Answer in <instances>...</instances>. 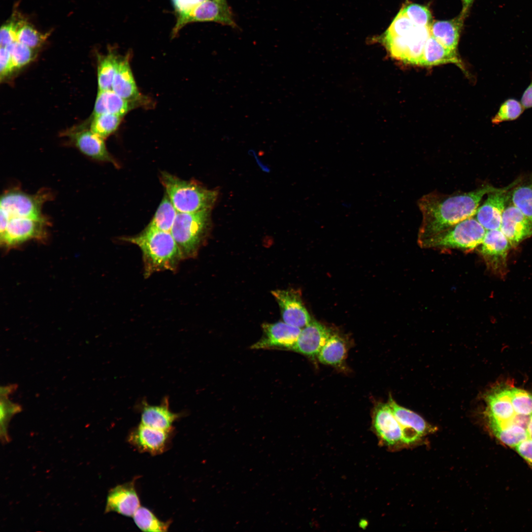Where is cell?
<instances>
[{
	"label": "cell",
	"mask_w": 532,
	"mask_h": 532,
	"mask_svg": "<svg viewBox=\"0 0 532 532\" xmlns=\"http://www.w3.org/2000/svg\"><path fill=\"white\" fill-rule=\"evenodd\" d=\"M177 213V211L166 194L147 226L161 231L170 232Z\"/></svg>",
	"instance_id": "obj_28"
},
{
	"label": "cell",
	"mask_w": 532,
	"mask_h": 532,
	"mask_svg": "<svg viewBox=\"0 0 532 532\" xmlns=\"http://www.w3.org/2000/svg\"><path fill=\"white\" fill-rule=\"evenodd\" d=\"M487 230L474 216L465 219L418 244L425 248H452L471 251L479 247Z\"/></svg>",
	"instance_id": "obj_5"
},
{
	"label": "cell",
	"mask_w": 532,
	"mask_h": 532,
	"mask_svg": "<svg viewBox=\"0 0 532 532\" xmlns=\"http://www.w3.org/2000/svg\"><path fill=\"white\" fill-rule=\"evenodd\" d=\"M122 118V116L110 113L94 116L90 130L104 139L116 131Z\"/></svg>",
	"instance_id": "obj_31"
},
{
	"label": "cell",
	"mask_w": 532,
	"mask_h": 532,
	"mask_svg": "<svg viewBox=\"0 0 532 532\" xmlns=\"http://www.w3.org/2000/svg\"><path fill=\"white\" fill-rule=\"evenodd\" d=\"M331 335L327 328L312 320L301 329L296 342L290 350L310 357L317 356Z\"/></svg>",
	"instance_id": "obj_16"
},
{
	"label": "cell",
	"mask_w": 532,
	"mask_h": 532,
	"mask_svg": "<svg viewBox=\"0 0 532 532\" xmlns=\"http://www.w3.org/2000/svg\"><path fill=\"white\" fill-rule=\"evenodd\" d=\"M133 106L134 101L123 99L112 90L99 91L95 104L94 116L110 113L123 117Z\"/></svg>",
	"instance_id": "obj_25"
},
{
	"label": "cell",
	"mask_w": 532,
	"mask_h": 532,
	"mask_svg": "<svg viewBox=\"0 0 532 532\" xmlns=\"http://www.w3.org/2000/svg\"><path fill=\"white\" fill-rule=\"evenodd\" d=\"M211 226L210 210L178 212L170 233L183 259L194 258L204 243Z\"/></svg>",
	"instance_id": "obj_4"
},
{
	"label": "cell",
	"mask_w": 532,
	"mask_h": 532,
	"mask_svg": "<svg viewBox=\"0 0 532 532\" xmlns=\"http://www.w3.org/2000/svg\"><path fill=\"white\" fill-rule=\"evenodd\" d=\"M430 35L429 27H417L404 35L383 36L382 41L394 59L405 64L420 66L424 47Z\"/></svg>",
	"instance_id": "obj_7"
},
{
	"label": "cell",
	"mask_w": 532,
	"mask_h": 532,
	"mask_svg": "<svg viewBox=\"0 0 532 532\" xmlns=\"http://www.w3.org/2000/svg\"><path fill=\"white\" fill-rule=\"evenodd\" d=\"M521 102L525 109L532 108V75L530 84L524 92Z\"/></svg>",
	"instance_id": "obj_43"
},
{
	"label": "cell",
	"mask_w": 532,
	"mask_h": 532,
	"mask_svg": "<svg viewBox=\"0 0 532 532\" xmlns=\"http://www.w3.org/2000/svg\"><path fill=\"white\" fill-rule=\"evenodd\" d=\"M499 230L516 247L532 235V221L512 204L503 213Z\"/></svg>",
	"instance_id": "obj_15"
},
{
	"label": "cell",
	"mask_w": 532,
	"mask_h": 532,
	"mask_svg": "<svg viewBox=\"0 0 532 532\" xmlns=\"http://www.w3.org/2000/svg\"><path fill=\"white\" fill-rule=\"evenodd\" d=\"M262 337L251 346L253 349L290 350L296 342L301 329L284 322L264 323Z\"/></svg>",
	"instance_id": "obj_13"
},
{
	"label": "cell",
	"mask_w": 532,
	"mask_h": 532,
	"mask_svg": "<svg viewBox=\"0 0 532 532\" xmlns=\"http://www.w3.org/2000/svg\"><path fill=\"white\" fill-rule=\"evenodd\" d=\"M372 427L382 445L390 449L406 445L403 430L388 403L376 406L373 414Z\"/></svg>",
	"instance_id": "obj_11"
},
{
	"label": "cell",
	"mask_w": 532,
	"mask_h": 532,
	"mask_svg": "<svg viewBox=\"0 0 532 532\" xmlns=\"http://www.w3.org/2000/svg\"><path fill=\"white\" fill-rule=\"evenodd\" d=\"M346 348L343 339L338 335H331L318 355L319 361L324 364L338 365L345 358Z\"/></svg>",
	"instance_id": "obj_27"
},
{
	"label": "cell",
	"mask_w": 532,
	"mask_h": 532,
	"mask_svg": "<svg viewBox=\"0 0 532 532\" xmlns=\"http://www.w3.org/2000/svg\"><path fill=\"white\" fill-rule=\"evenodd\" d=\"M119 59L116 55L110 53L100 60L98 67L99 91L112 90Z\"/></svg>",
	"instance_id": "obj_29"
},
{
	"label": "cell",
	"mask_w": 532,
	"mask_h": 532,
	"mask_svg": "<svg viewBox=\"0 0 532 532\" xmlns=\"http://www.w3.org/2000/svg\"><path fill=\"white\" fill-rule=\"evenodd\" d=\"M195 22H213L234 27L235 23L230 8L214 0H206L196 6L189 14L186 24Z\"/></svg>",
	"instance_id": "obj_20"
},
{
	"label": "cell",
	"mask_w": 532,
	"mask_h": 532,
	"mask_svg": "<svg viewBox=\"0 0 532 532\" xmlns=\"http://www.w3.org/2000/svg\"><path fill=\"white\" fill-rule=\"evenodd\" d=\"M141 414V424L164 431H170L172 424L178 417L169 410L166 401L160 405L145 403Z\"/></svg>",
	"instance_id": "obj_24"
},
{
	"label": "cell",
	"mask_w": 532,
	"mask_h": 532,
	"mask_svg": "<svg viewBox=\"0 0 532 532\" xmlns=\"http://www.w3.org/2000/svg\"><path fill=\"white\" fill-rule=\"evenodd\" d=\"M169 432L140 424L131 432L128 440L138 451L157 455L165 449Z\"/></svg>",
	"instance_id": "obj_17"
},
{
	"label": "cell",
	"mask_w": 532,
	"mask_h": 532,
	"mask_svg": "<svg viewBox=\"0 0 532 532\" xmlns=\"http://www.w3.org/2000/svg\"><path fill=\"white\" fill-rule=\"evenodd\" d=\"M447 63L454 64L464 69L457 50L445 47L430 35L424 47L420 66H431Z\"/></svg>",
	"instance_id": "obj_21"
},
{
	"label": "cell",
	"mask_w": 532,
	"mask_h": 532,
	"mask_svg": "<svg viewBox=\"0 0 532 532\" xmlns=\"http://www.w3.org/2000/svg\"><path fill=\"white\" fill-rule=\"evenodd\" d=\"M462 1L463 9L461 13L466 16L474 0H462Z\"/></svg>",
	"instance_id": "obj_44"
},
{
	"label": "cell",
	"mask_w": 532,
	"mask_h": 532,
	"mask_svg": "<svg viewBox=\"0 0 532 532\" xmlns=\"http://www.w3.org/2000/svg\"><path fill=\"white\" fill-rule=\"evenodd\" d=\"M527 432L528 439L532 440V414L531 415L530 419L527 426Z\"/></svg>",
	"instance_id": "obj_45"
},
{
	"label": "cell",
	"mask_w": 532,
	"mask_h": 532,
	"mask_svg": "<svg viewBox=\"0 0 532 532\" xmlns=\"http://www.w3.org/2000/svg\"><path fill=\"white\" fill-rule=\"evenodd\" d=\"M47 34H43L30 24L19 21L16 33V41L34 49L40 46L46 40Z\"/></svg>",
	"instance_id": "obj_32"
},
{
	"label": "cell",
	"mask_w": 532,
	"mask_h": 532,
	"mask_svg": "<svg viewBox=\"0 0 532 532\" xmlns=\"http://www.w3.org/2000/svg\"><path fill=\"white\" fill-rule=\"evenodd\" d=\"M517 179L508 186L487 194L485 201L478 207L474 216L486 230L500 229L503 213L511 197L512 188L521 180Z\"/></svg>",
	"instance_id": "obj_9"
},
{
	"label": "cell",
	"mask_w": 532,
	"mask_h": 532,
	"mask_svg": "<svg viewBox=\"0 0 532 532\" xmlns=\"http://www.w3.org/2000/svg\"><path fill=\"white\" fill-rule=\"evenodd\" d=\"M112 90L123 99L131 101L140 97L127 57L119 59Z\"/></svg>",
	"instance_id": "obj_23"
},
{
	"label": "cell",
	"mask_w": 532,
	"mask_h": 532,
	"mask_svg": "<svg viewBox=\"0 0 532 532\" xmlns=\"http://www.w3.org/2000/svg\"><path fill=\"white\" fill-rule=\"evenodd\" d=\"M510 199L512 204L532 221V173L512 188Z\"/></svg>",
	"instance_id": "obj_26"
},
{
	"label": "cell",
	"mask_w": 532,
	"mask_h": 532,
	"mask_svg": "<svg viewBox=\"0 0 532 532\" xmlns=\"http://www.w3.org/2000/svg\"><path fill=\"white\" fill-rule=\"evenodd\" d=\"M51 197V194L47 190L39 191L34 195L26 193L19 189H12L3 193L0 201V232L4 230L10 218L45 217L42 213V207Z\"/></svg>",
	"instance_id": "obj_6"
},
{
	"label": "cell",
	"mask_w": 532,
	"mask_h": 532,
	"mask_svg": "<svg viewBox=\"0 0 532 532\" xmlns=\"http://www.w3.org/2000/svg\"><path fill=\"white\" fill-rule=\"evenodd\" d=\"M404 434L405 445L419 441L434 428L416 413L399 405L391 397L388 402Z\"/></svg>",
	"instance_id": "obj_14"
},
{
	"label": "cell",
	"mask_w": 532,
	"mask_h": 532,
	"mask_svg": "<svg viewBox=\"0 0 532 532\" xmlns=\"http://www.w3.org/2000/svg\"><path fill=\"white\" fill-rule=\"evenodd\" d=\"M2 388L3 389L1 388L0 391V394L3 396V397L1 396L0 404V428L1 434H3L4 439H6L7 438L6 432L7 421L13 415L19 412L21 409L19 405H17L8 399L7 396L8 395V391L11 389L7 387Z\"/></svg>",
	"instance_id": "obj_36"
},
{
	"label": "cell",
	"mask_w": 532,
	"mask_h": 532,
	"mask_svg": "<svg viewBox=\"0 0 532 532\" xmlns=\"http://www.w3.org/2000/svg\"><path fill=\"white\" fill-rule=\"evenodd\" d=\"M140 507L139 498L133 482L118 485L111 489L107 495L105 512H115L133 517Z\"/></svg>",
	"instance_id": "obj_19"
},
{
	"label": "cell",
	"mask_w": 532,
	"mask_h": 532,
	"mask_svg": "<svg viewBox=\"0 0 532 532\" xmlns=\"http://www.w3.org/2000/svg\"><path fill=\"white\" fill-rule=\"evenodd\" d=\"M400 10L418 27H429L432 22L431 12L425 6L409 3Z\"/></svg>",
	"instance_id": "obj_34"
},
{
	"label": "cell",
	"mask_w": 532,
	"mask_h": 532,
	"mask_svg": "<svg viewBox=\"0 0 532 532\" xmlns=\"http://www.w3.org/2000/svg\"><path fill=\"white\" fill-rule=\"evenodd\" d=\"M0 74L2 79L10 73L15 68L11 54L5 47H0Z\"/></svg>",
	"instance_id": "obj_41"
},
{
	"label": "cell",
	"mask_w": 532,
	"mask_h": 532,
	"mask_svg": "<svg viewBox=\"0 0 532 532\" xmlns=\"http://www.w3.org/2000/svg\"><path fill=\"white\" fill-rule=\"evenodd\" d=\"M133 517L136 525L144 532H166L169 527L168 523L162 522L144 507L140 506Z\"/></svg>",
	"instance_id": "obj_30"
},
{
	"label": "cell",
	"mask_w": 532,
	"mask_h": 532,
	"mask_svg": "<svg viewBox=\"0 0 532 532\" xmlns=\"http://www.w3.org/2000/svg\"><path fill=\"white\" fill-rule=\"evenodd\" d=\"M19 21L11 20L3 24L0 28V47H7L16 41V33Z\"/></svg>",
	"instance_id": "obj_40"
},
{
	"label": "cell",
	"mask_w": 532,
	"mask_h": 532,
	"mask_svg": "<svg viewBox=\"0 0 532 532\" xmlns=\"http://www.w3.org/2000/svg\"><path fill=\"white\" fill-rule=\"evenodd\" d=\"M525 109L521 102L518 100L513 98L507 99L501 103L498 111L492 118V123L497 125L516 120L522 114Z\"/></svg>",
	"instance_id": "obj_33"
},
{
	"label": "cell",
	"mask_w": 532,
	"mask_h": 532,
	"mask_svg": "<svg viewBox=\"0 0 532 532\" xmlns=\"http://www.w3.org/2000/svg\"><path fill=\"white\" fill-rule=\"evenodd\" d=\"M206 0H171L177 15V21L172 31V36L186 25L187 19L192 10L200 3Z\"/></svg>",
	"instance_id": "obj_35"
},
{
	"label": "cell",
	"mask_w": 532,
	"mask_h": 532,
	"mask_svg": "<svg viewBox=\"0 0 532 532\" xmlns=\"http://www.w3.org/2000/svg\"><path fill=\"white\" fill-rule=\"evenodd\" d=\"M496 188L484 184L469 192L451 194L433 192L423 195L418 200L422 214L418 242L474 216L483 197Z\"/></svg>",
	"instance_id": "obj_1"
},
{
	"label": "cell",
	"mask_w": 532,
	"mask_h": 532,
	"mask_svg": "<svg viewBox=\"0 0 532 532\" xmlns=\"http://www.w3.org/2000/svg\"><path fill=\"white\" fill-rule=\"evenodd\" d=\"M121 239L137 245L141 250L146 277L156 272L174 271L183 260L170 232L147 226L137 235Z\"/></svg>",
	"instance_id": "obj_2"
},
{
	"label": "cell",
	"mask_w": 532,
	"mask_h": 532,
	"mask_svg": "<svg viewBox=\"0 0 532 532\" xmlns=\"http://www.w3.org/2000/svg\"><path fill=\"white\" fill-rule=\"evenodd\" d=\"M161 182L178 212L192 213L210 210L218 193L205 188L197 182L181 179L166 172H162Z\"/></svg>",
	"instance_id": "obj_3"
},
{
	"label": "cell",
	"mask_w": 532,
	"mask_h": 532,
	"mask_svg": "<svg viewBox=\"0 0 532 532\" xmlns=\"http://www.w3.org/2000/svg\"><path fill=\"white\" fill-rule=\"evenodd\" d=\"M5 47L11 54L15 68L26 65L33 58V49L17 41Z\"/></svg>",
	"instance_id": "obj_38"
},
{
	"label": "cell",
	"mask_w": 532,
	"mask_h": 532,
	"mask_svg": "<svg viewBox=\"0 0 532 532\" xmlns=\"http://www.w3.org/2000/svg\"><path fill=\"white\" fill-rule=\"evenodd\" d=\"M417 27L399 10L383 36L392 37L404 35L412 32Z\"/></svg>",
	"instance_id": "obj_39"
},
{
	"label": "cell",
	"mask_w": 532,
	"mask_h": 532,
	"mask_svg": "<svg viewBox=\"0 0 532 532\" xmlns=\"http://www.w3.org/2000/svg\"><path fill=\"white\" fill-rule=\"evenodd\" d=\"M48 225L47 218L16 217L8 219L4 230L0 233L1 244L11 248L31 239H43Z\"/></svg>",
	"instance_id": "obj_8"
},
{
	"label": "cell",
	"mask_w": 532,
	"mask_h": 532,
	"mask_svg": "<svg viewBox=\"0 0 532 532\" xmlns=\"http://www.w3.org/2000/svg\"><path fill=\"white\" fill-rule=\"evenodd\" d=\"M71 143L82 154L96 161L118 164L108 152L104 139L91 130H81L69 134Z\"/></svg>",
	"instance_id": "obj_18"
},
{
	"label": "cell",
	"mask_w": 532,
	"mask_h": 532,
	"mask_svg": "<svg viewBox=\"0 0 532 532\" xmlns=\"http://www.w3.org/2000/svg\"><path fill=\"white\" fill-rule=\"evenodd\" d=\"M511 399L515 412L519 414H532V395L528 392L511 386Z\"/></svg>",
	"instance_id": "obj_37"
},
{
	"label": "cell",
	"mask_w": 532,
	"mask_h": 532,
	"mask_svg": "<svg viewBox=\"0 0 532 532\" xmlns=\"http://www.w3.org/2000/svg\"><path fill=\"white\" fill-rule=\"evenodd\" d=\"M517 453L532 466V440L527 439L515 448Z\"/></svg>",
	"instance_id": "obj_42"
},
{
	"label": "cell",
	"mask_w": 532,
	"mask_h": 532,
	"mask_svg": "<svg viewBox=\"0 0 532 532\" xmlns=\"http://www.w3.org/2000/svg\"><path fill=\"white\" fill-rule=\"evenodd\" d=\"M214 0L216 1L217 2H218L220 4L224 6V7H226L227 8H230L228 4L227 0Z\"/></svg>",
	"instance_id": "obj_46"
},
{
	"label": "cell",
	"mask_w": 532,
	"mask_h": 532,
	"mask_svg": "<svg viewBox=\"0 0 532 532\" xmlns=\"http://www.w3.org/2000/svg\"><path fill=\"white\" fill-rule=\"evenodd\" d=\"M271 293L279 305L283 322L301 329L312 321L299 291L277 289Z\"/></svg>",
	"instance_id": "obj_12"
},
{
	"label": "cell",
	"mask_w": 532,
	"mask_h": 532,
	"mask_svg": "<svg viewBox=\"0 0 532 532\" xmlns=\"http://www.w3.org/2000/svg\"><path fill=\"white\" fill-rule=\"evenodd\" d=\"M465 18L461 13L452 20L432 21L429 27L430 34L445 47L457 50Z\"/></svg>",
	"instance_id": "obj_22"
},
{
	"label": "cell",
	"mask_w": 532,
	"mask_h": 532,
	"mask_svg": "<svg viewBox=\"0 0 532 532\" xmlns=\"http://www.w3.org/2000/svg\"><path fill=\"white\" fill-rule=\"evenodd\" d=\"M479 252L488 268L502 277L507 272V256L512 246L499 229L487 230Z\"/></svg>",
	"instance_id": "obj_10"
}]
</instances>
